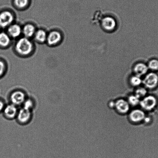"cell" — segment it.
Returning a JSON list of instances; mask_svg holds the SVG:
<instances>
[{"mask_svg": "<svg viewBox=\"0 0 158 158\" xmlns=\"http://www.w3.org/2000/svg\"><path fill=\"white\" fill-rule=\"evenodd\" d=\"M15 49L16 52L21 56H28L33 51V44L29 38H22L17 42Z\"/></svg>", "mask_w": 158, "mask_h": 158, "instance_id": "obj_1", "label": "cell"}, {"mask_svg": "<svg viewBox=\"0 0 158 158\" xmlns=\"http://www.w3.org/2000/svg\"><path fill=\"white\" fill-rule=\"evenodd\" d=\"M14 20V16L11 12L4 10L0 13V27L6 28L11 25Z\"/></svg>", "mask_w": 158, "mask_h": 158, "instance_id": "obj_2", "label": "cell"}, {"mask_svg": "<svg viewBox=\"0 0 158 158\" xmlns=\"http://www.w3.org/2000/svg\"><path fill=\"white\" fill-rule=\"evenodd\" d=\"M25 94L21 90H15L11 94L10 99L11 103L16 106L22 105L26 100Z\"/></svg>", "mask_w": 158, "mask_h": 158, "instance_id": "obj_3", "label": "cell"}, {"mask_svg": "<svg viewBox=\"0 0 158 158\" xmlns=\"http://www.w3.org/2000/svg\"><path fill=\"white\" fill-rule=\"evenodd\" d=\"M143 83L147 88H155L158 85V75L154 72L148 73L144 79Z\"/></svg>", "mask_w": 158, "mask_h": 158, "instance_id": "obj_4", "label": "cell"}, {"mask_svg": "<svg viewBox=\"0 0 158 158\" xmlns=\"http://www.w3.org/2000/svg\"><path fill=\"white\" fill-rule=\"evenodd\" d=\"M31 111L22 108L18 111L16 119L20 124H26L28 123L31 119Z\"/></svg>", "mask_w": 158, "mask_h": 158, "instance_id": "obj_5", "label": "cell"}, {"mask_svg": "<svg viewBox=\"0 0 158 158\" xmlns=\"http://www.w3.org/2000/svg\"><path fill=\"white\" fill-rule=\"evenodd\" d=\"M18 111L17 106L11 103L5 106L2 112L5 118L12 119L16 117Z\"/></svg>", "mask_w": 158, "mask_h": 158, "instance_id": "obj_6", "label": "cell"}, {"mask_svg": "<svg viewBox=\"0 0 158 158\" xmlns=\"http://www.w3.org/2000/svg\"><path fill=\"white\" fill-rule=\"evenodd\" d=\"M62 36L59 32L53 31L47 35V42L50 46H55L59 44L62 40Z\"/></svg>", "mask_w": 158, "mask_h": 158, "instance_id": "obj_7", "label": "cell"}, {"mask_svg": "<svg viewBox=\"0 0 158 158\" xmlns=\"http://www.w3.org/2000/svg\"><path fill=\"white\" fill-rule=\"evenodd\" d=\"M157 103V101L155 97L150 96L146 97L141 101L140 105L145 110H151L154 108Z\"/></svg>", "mask_w": 158, "mask_h": 158, "instance_id": "obj_8", "label": "cell"}, {"mask_svg": "<svg viewBox=\"0 0 158 158\" xmlns=\"http://www.w3.org/2000/svg\"><path fill=\"white\" fill-rule=\"evenodd\" d=\"M22 33V28L18 24H12L7 29V34L10 38H17Z\"/></svg>", "mask_w": 158, "mask_h": 158, "instance_id": "obj_9", "label": "cell"}, {"mask_svg": "<svg viewBox=\"0 0 158 158\" xmlns=\"http://www.w3.org/2000/svg\"><path fill=\"white\" fill-rule=\"evenodd\" d=\"M102 25L104 30L108 31H111L115 27L116 23L113 18L106 17L102 19Z\"/></svg>", "mask_w": 158, "mask_h": 158, "instance_id": "obj_10", "label": "cell"}, {"mask_svg": "<svg viewBox=\"0 0 158 158\" xmlns=\"http://www.w3.org/2000/svg\"><path fill=\"white\" fill-rule=\"evenodd\" d=\"M36 31L34 26L31 24H26L22 29V33L24 35V37L27 38L34 36Z\"/></svg>", "mask_w": 158, "mask_h": 158, "instance_id": "obj_11", "label": "cell"}, {"mask_svg": "<svg viewBox=\"0 0 158 158\" xmlns=\"http://www.w3.org/2000/svg\"><path fill=\"white\" fill-rule=\"evenodd\" d=\"M115 106L116 109L121 113H126L129 110L128 103L123 99L118 100L116 102Z\"/></svg>", "mask_w": 158, "mask_h": 158, "instance_id": "obj_12", "label": "cell"}, {"mask_svg": "<svg viewBox=\"0 0 158 158\" xmlns=\"http://www.w3.org/2000/svg\"><path fill=\"white\" fill-rule=\"evenodd\" d=\"M143 112L140 110H135L131 112L130 115V119L134 122H140L145 118Z\"/></svg>", "mask_w": 158, "mask_h": 158, "instance_id": "obj_13", "label": "cell"}, {"mask_svg": "<svg viewBox=\"0 0 158 158\" xmlns=\"http://www.w3.org/2000/svg\"><path fill=\"white\" fill-rule=\"evenodd\" d=\"M10 43V37L8 34L4 32H0V47H7Z\"/></svg>", "mask_w": 158, "mask_h": 158, "instance_id": "obj_14", "label": "cell"}, {"mask_svg": "<svg viewBox=\"0 0 158 158\" xmlns=\"http://www.w3.org/2000/svg\"><path fill=\"white\" fill-rule=\"evenodd\" d=\"M148 69V67L145 64L139 63L135 66L134 71L137 76H139L145 74Z\"/></svg>", "mask_w": 158, "mask_h": 158, "instance_id": "obj_15", "label": "cell"}, {"mask_svg": "<svg viewBox=\"0 0 158 158\" xmlns=\"http://www.w3.org/2000/svg\"><path fill=\"white\" fill-rule=\"evenodd\" d=\"M47 34L45 31L39 30L35 32L34 37L35 40L40 43H44L47 41Z\"/></svg>", "mask_w": 158, "mask_h": 158, "instance_id": "obj_16", "label": "cell"}, {"mask_svg": "<svg viewBox=\"0 0 158 158\" xmlns=\"http://www.w3.org/2000/svg\"><path fill=\"white\" fill-rule=\"evenodd\" d=\"M148 69L153 71H158V59H153L150 60L147 66Z\"/></svg>", "mask_w": 158, "mask_h": 158, "instance_id": "obj_17", "label": "cell"}, {"mask_svg": "<svg viewBox=\"0 0 158 158\" xmlns=\"http://www.w3.org/2000/svg\"><path fill=\"white\" fill-rule=\"evenodd\" d=\"M29 1V0H15V3L18 8L23 9L28 5Z\"/></svg>", "mask_w": 158, "mask_h": 158, "instance_id": "obj_18", "label": "cell"}, {"mask_svg": "<svg viewBox=\"0 0 158 158\" xmlns=\"http://www.w3.org/2000/svg\"><path fill=\"white\" fill-rule=\"evenodd\" d=\"M23 108L26 110L31 111L34 106V102L33 100L30 99H26L23 104Z\"/></svg>", "mask_w": 158, "mask_h": 158, "instance_id": "obj_19", "label": "cell"}, {"mask_svg": "<svg viewBox=\"0 0 158 158\" xmlns=\"http://www.w3.org/2000/svg\"><path fill=\"white\" fill-rule=\"evenodd\" d=\"M130 82L132 85L134 86H138L141 84L142 81L139 76H136L131 77Z\"/></svg>", "mask_w": 158, "mask_h": 158, "instance_id": "obj_20", "label": "cell"}, {"mask_svg": "<svg viewBox=\"0 0 158 158\" xmlns=\"http://www.w3.org/2000/svg\"><path fill=\"white\" fill-rule=\"evenodd\" d=\"M147 94V90L143 88L138 89L136 91L135 96L138 98L143 97L145 96Z\"/></svg>", "mask_w": 158, "mask_h": 158, "instance_id": "obj_21", "label": "cell"}, {"mask_svg": "<svg viewBox=\"0 0 158 158\" xmlns=\"http://www.w3.org/2000/svg\"><path fill=\"white\" fill-rule=\"evenodd\" d=\"M129 101L130 104L133 106H136L139 102V98L136 96H130L129 98Z\"/></svg>", "mask_w": 158, "mask_h": 158, "instance_id": "obj_22", "label": "cell"}, {"mask_svg": "<svg viewBox=\"0 0 158 158\" xmlns=\"http://www.w3.org/2000/svg\"><path fill=\"white\" fill-rule=\"evenodd\" d=\"M6 65L3 61L0 60V77H2L5 73Z\"/></svg>", "mask_w": 158, "mask_h": 158, "instance_id": "obj_23", "label": "cell"}, {"mask_svg": "<svg viewBox=\"0 0 158 158\" xmlns=\"http://www.w3.org/2000/svg\"><path fill=\"white\" fill-rule=\"evenodd\" d=\"M5 106V104L3 101L2 99H0V113L3 111Z\"/></svg>", "mask_w": 158, "mask_h": 158, "instance_id": "obj_24", "label": "cell"}, {"mask_svg": "<svg viewBox=\"0 0 158 158\" xmlns=\"http://www.w3.org/2000/svg\"><path fill=\"white\" fill-rule=\"evenodd\" d=\"M1 27H0V32H1Z\"/></svg>", "mask_w": 158, "mask_h": 158, "instance_id": "obj_25", "label": "cell"}]
</instances>
